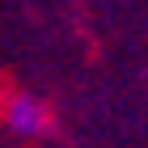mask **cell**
<instances>
[{"label": "cell", "mask_w": 148, "mask_h": 148, "mask_svg": "<svg viewBox=\"0 0 148 148\" xmlns=\"http://www.w3.org/2000/svg\"><path fill=\"white\" fill-rule=\"evenodd\" d=\"M9 131L13 136H42L47 131V110L34 97H13L9 102Z\"/></svg>", "instance_id": "6da1fadb"}]
</instances>
